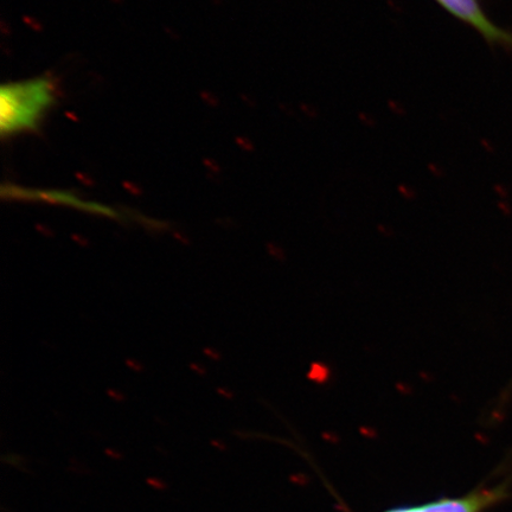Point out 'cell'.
Here are the masks:
<instances>
[{"instance_id":"cell-1","label":"cell","mask_w":512,"mask_h":512,"mask_svg":"<svg viewBox=\"0 0 512 512\" xmlns=\"http://www.w3.org/2000/svg\"><path fill=\"white\" fill-rule=\"evenodd\" d=\"M56 98V85L48 76L5 83L0 91L2 136L15 137L37 130Z\"/></svg>"},{"instance_id":"cell-3","label":"cell","mask_w":512,"mask_h":512,"mask_svg":"<svg viewBox=\"0 0 512 512\" xmlns=\"http://www.w3.org/2000/svg\"><path fill=\"white\" fill-rule=\"evenodd\" d=\"M437 2L451 15L477 30L491 46L512 51V31L492 23L478 0H437Z\"/></svg>"},{"instance_id":"cell-2","label":"cell","mask_w":512,"mask_h":512,"mask_svg":"<svg viewBox=\"0 0 512 512\" xmlns=\"http://www.w3.org/2000/svg\"><path fill=\"white\" fill-rule=\"evenodd\" d=\"M511 480L512 477L489 488L482 486L464 496L438 499L431 503L386 512H485L512 497Z\"/></svg>"}]
</instances>
